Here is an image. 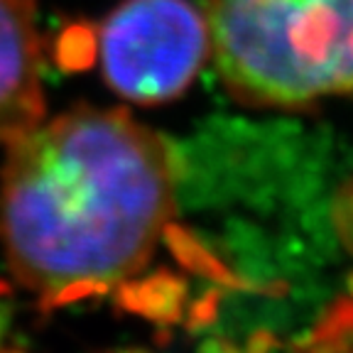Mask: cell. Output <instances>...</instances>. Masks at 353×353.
<instances>
[{"label":"cell","instance_id":"obj_1","mask_svg":"<svg viewBox=\"0 0 353 353\" xmlns=\"http://www.w3.org/2000/svg\"><path fill=\"white\" fill-rule=\"evenodd\" d=\"M172 209L170 150L125 110L79 105L6 148L0 238L15 280L42 299L86 297L135 275Z\"/></svg>","mask_w":353,"mask_h":353},{"label":"cell","instance_id":"obj_2","mask_svg":"<svg viewBox=\"0 0 353 353\" xmlns=\"http://www.w3.org/2000/svg\"><path fill=\"white\" fill-rule=\"evenodd\" d=\"M204 15L238 99L299 108L353 94V0H206Z\"/></svg>","mask_w":353,"mask_h":353},{"label":"cell","instance_id":"obj_3","mask_svg":"<svg viewBox=\"0 0 353 353\" xmlns=\"http://www.w3.org/2000/svg\"><path fill=\"white\" fill-rule=\"evenodd\" d=\"M209 52L206 15L192 0H125L99 30L101 74L135 103L184 94Z\"/></svg>","mask_w":353,"mask_h":353},{"label":"cell","instance_id":"obj_4","mask_svg":"<svg viewBox=\"0 0 353 353\" xmlns=\"http://www.w3.org/2000/svg\"><path fill=\"white\" fill-rule=\"evenodd\" d=\"M39 0H0V148L44 118Z\"/></svg>","mask_w":353,"mask_h":353}]
</instances>
